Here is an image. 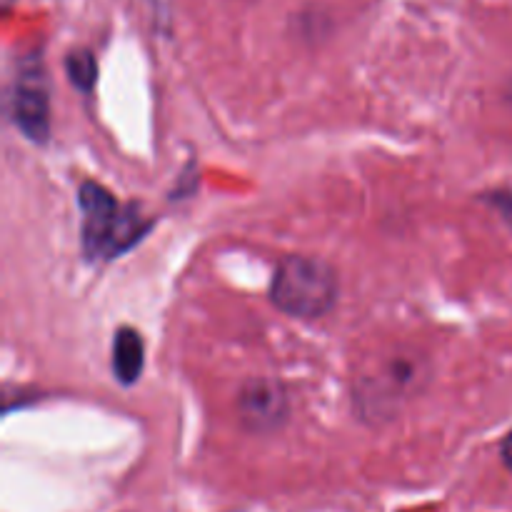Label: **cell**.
Returning <instances> with one entry per match:
<instances>
[{"instance_id": "6da1fadb", "label": "cell", "mask_w": 512, "mask_h": 512, "mask_svg": "<svg viewBox=\"0 0 512 512\" xmlns=\"http://www.w3.org/2000/svg\"><path fill=\"white\" fill-rule=\"evenodd\" d=\"M270 298L293 318H320L338 303V275L325 260L290 255L275 270Z\"/></svg>"}, {"instance_id": "52a82bcc", "label": "cell", "mask_w": 512, "mask_h": 512, "mask_svg": "<svg viewBox=\"0 0 512 512\" xmlns=\"http://www.w3.org/2000/svg\"><path fill=\"white\" fill-rule=\"evenodd\" d=\"M503 460L512 473V433L508 435V440H505V445H503Z\"/></svg>"}, {"instance_id": "5b68a950", "label": "cell", "mask_w": 512, "mask_h": 512, "mask_svg": "<svg viewBox=\"0 0 512 512\" xmlns=\"http://www.w3.org/2000/svg\"><path fill=\"white\" fill-rule=\"evenodd\" d=\"M145 365L143 338L133 328H120L113 340V370L115 378L125 385H133L140 378Z\"/></svg>"}, {"instance_id": "3957f363", "label": "cell", "mask_w": 512, "mask_h": 512, "mask_svg": "<svg viewBox=\"0 0 512 512\" xmlns=\"http://www.w3.org/2000/svg\"><path fill=\"white\" fill-rule=\"evenodd\" d=\"M50 100L48 78H45L43 60H23L18 68L13 88V115L18 128L30 140H45L50 128Z\"/></svg>"}, {"instance_id": "277c9868", "label": "cell", "mask_w": 512, "mask_h": 512, "mask_svg": "<svg viewBox=\"0 0 512 512\" xmlns=\"http://www.w3.org/2000/svg\"><path fill=\"white\" fill-rule=\"evenodd\" d=\"M285 393L273 380H255L240 395V415L253 430L278 428L285 418Z\"/></svg>"}, {"instance_id": "ba28073f", "label": "cell", "mask_w": 512, "mask_h": 512, "mask_svg": "<svg viewBox=\"0 0 512 512\" xmlns=\"http://www.w3.org/2000/svg\"><path fill=\"white\" fill-rule=\"evenodd\" d=\"M13 3H15V0H3V8L10 10V5H13Z\"/></svg>"}, {"instance_id": "8992f818", "label": "cell", "mask_w": 512, "mask_h": 512, "mask_svg": "<svg viewBox=\"0 0 512 512\" xmlns=\"http://www.w3.org/2000/svg\"><path fill=\"white\" fill-rule=\"evenodd\" d=\"M65 70H68L70 83L78 90H90L95 85V78H98L95 55L85 48L70 50L68 58H65Z\"/></svg>"}, {"instance_id": "7a4b0ae2", "label": "cell", "mask_w": 512, "mask_h": 512, "mask_svg": "<svg viewBox=\"0 0 512 512\" xmlns=\"http://www.w3.org/2000/svg\"><path fill=\"white\" fill-rule=\"evenodd\" d=\"M78 203L83 210V243L90 258H113L143 235L140 215L118 205L100 185L83 183Z\"/></svg>"}]
</instances>
